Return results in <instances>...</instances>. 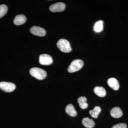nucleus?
<instances>
[{
	"label": "nucleus",
	"mask_w": 128,
	"mask_h": 128,
	"mask_svg": "<svg viewBox=\"0 0 128 128\" xmlns=\"http://www.w3.org/2000/svg\"><path fill=\"white\" fill-rule=\"evenodd\" d=\"M66 113L72 117H75L77 115V112L72 104H69L66 106Z\"/></svg>",
	"instance_id": "11"
},
{
	"label": "nucleus",
	"mask_w": 128,
	"mask_h": 128,
	"mask_svg": "<svg viewBox=\"0 0 128 128\" xmlns=\"http://www.w3.org/2000/svg\"><path fill=\"white\" fill-rule=\"evenodd\" d=\"M16 88V85L12 82H0V89L6 92H13Z\"/></svg>",
	"instance_id": "4"
},
{
	"label": "nucleus",
	"mask_w": 128,
	"mask_h": 128,
	"mask_svg": "<svg viewBox=\"0 0 128 128\" xmlns=\"http://www.w3.org/2000/svg\"><path fill=\"white\" fill-rule=\"evenodd\" d=\"M103 28V22L102 20L98 21L96 22L93 28L94 32H102Z\"/></svg>",
	"instance_id": "15"
},
{
	"label": "nucleus",
	"mask_w": 128,
	"mask_h": 128,
	"mask_svg": "<svg viewBox=\"0 0 128 128\" xmlns=\"http://www.w3.org/2000/svg\"><path fill=\"white\" fill-rule=\"evenodd\" d=\"M66 5L62 2H58L51 5L50 6L49 9L52 12H58L64 11L65 9Z\"/></svg>",
	"instance_id": "7"
},
{
	"label": "nucleus",
	"mask_w": 128,
	"mask_h": 128,
	"mask_svg": "<svg viewBox=\"0 0 128 128\" xmlns=\"http://www.w3.org/2000/svg\"><path fill=\"white\" fill-rule=\"evenodd\" d=\"M8 8L5 4L0 5V18L6 15L7 13Z\"/></svg>",
	"instance_id": "17"
},
{
	"label": "nucleus",
	"mask_w": 128,
	"mask_h": 128,
	"mask_svg": "<svg viewBox=\"0 0 128 128\" xmlns=\"http://www.w3.org/2000/svg\"><path fill=\"white\" fill-rule=\"evenodd\" d=\"M82 123L85 127L88 128H92L95 124L93 120L88 118H83L82 120Z\"/></svg>",
	"instance_id": "12"
},
{
	"label": "nucleus",
	"mask_w": 128,
	"mask_h": 128,
	"mask_svg": "<svg viewBox=\"0 0 128 128\" xmlns=\"http://www.w3.org/2000/svg\"><path fill=\"white\" fill-rule=\"evenodd\" d=\"M84 65V62L82 60L76 59L71 62L68 68V71L70 73H73L78 71L82 68Z\"/></svg>",
	"instance_id": "3"
},
{
	"label": "nucleus",
	"mask_w": 128,
	"mask_h": 128,
	"mask_svg": "<svg viewBox=\"0 0 128 128\" xmlns=\"http://www.w3.org/2000/svg\"><path fill=\"white\" fill-rule=\"evenodd\" d=\"M31 33L34 35L42 37L46 34V32L43 28L37 26H34L30 29Z\"/></svg>",
	"instance_id": "6"
},
{
	"label": "nucleus",
	"mask_w": 128,
	"mask_h": 128,
	"mask_svg": "<svg viewBox=\"0 0 128 128\" xmlns=\"http://www.w3.org/2000/svg\"><path fill=\"white\" fill-rule=\"evenodd\" d=\"M26 21V16L23 14L18 15L16 16L14 20V23L16 25H22L25 23Z\"/></svg>",
	"instance_id": "10"
},
{
	"label": "nucleus",
	"mask_w": 128,
	"mask_h": 128,
	"mask_svg": "<svg viewBox=\"0 0 128 128\" xmlns=\"http://www.w3.org/2000/svg\"><path fill=\"white\" fill-rule=\"evenodd\" d=\"M57 45L60 50L65 53H69L72 51V48L70 42L68 40L62 38L57 42Z\"/></svg>",
	"instance_id": "2"
},
{
	"label": "nucleus",
	"mask_w": 128,
	"mask_h": 128,
	"mask_svg": "<svg viewBox=\"0 0 128 128\" xmlns=\"http://www.w3.org/2000/svg\"><path fill=\"white\" fill-rule=\"evenodd\" d=\"M30 73L31 75L38 80H44L47 76V73L45 70L38 67H34L30 69Z\"/></svg>",
	"instance_id": "1"
},
{
	"label": "nucleus",
	"mask_w": 128,
	"mask_h": 128,
	"mask_svg": "<svg viewBox=\"0 0 128 128\" xmlns=\"http://www.w3.org/2000/svg\"><path fill=\"white\" fill-rule=\"evenodd\" d=\"M101 112V108L98 106H96L92 110L89 111V112L91 116L94 118H97L99 114Z\"/></svg>",
	"instance_id": "16"
},
{
	"label": "nucleus",
	"mask_w": 128,
	"mask_h": 128,
	"mask_svg": "<svg viewBox=\"0 0 128 128\" xmlns=\"http://www.w3.org/2000/svg\"><path fill=\"white\" fill-rule=\"evenodd\" d=\"M87 99L84 96H81L78 98V102L80 107L82 109L87 108L88 106V104L86 102Z\"/></svg>",
	"instance_id": "14"
},
{
	"label": "nucleus",
	"mask_w": 128,
	"mask_h": 128,
	"mask_svg": "<svg viewBox=\"0 0 128 128\" xmlns=\"http://www.w3.org/2000/svg\"><path fill=\"white\" fill-rule=\"evenodd\" d=\"M39 63L43 65H49L53 62L52 57L50 55L46 54H44L40 56Z\"/></svg>",
	"instance_id": "5"
},
{
	"label": "nucleus",
	"mask_w": 128,
	"mask_h": 128,
	"mask_svg": "<svg viewBox=\"0 0 128 128\" xmlns=\"http://www.w3.org/2000/svg\"><path fill=\"white\" fill-rule=\"evenodd\" d=\"M108 84L109 86L114 90H117L119 89L120 85L118 81L116 78H109L108 80Z\"/></svg>",
	"instance_id": "8"
},
{
	"label": "nucleus",
	"mask_w": 128,
	"mask_h": 128,
	"mask_svg": "<svg viewBox=\"0 0 128 128\" xmlns=\"http://www.w3.org/2000/svg\"><path fill=\"white\" fill-rule=\"evenodd\" d=\"M95 94L99 97H103L106 95V90L102 86H96L94 89Z\"/></svg>",
	"instance_id": "13"
},
{
	"label": "nucleus",
	"mask_w": 128,
	"mask_h": 128,
	"mask_svg": "<svg viewBox=\"0 0 128 128\" xmlns=\"http://www.w3.org/2000/svg\"><path fill=\"white\" fill-rule=\"evenodd\" d=\"M111 116L115 118H119L123 115V112L121 108L118 107L113 108L110 111Z\"/></svg>",
	"instance_id": "9"
},
{
	"label": "nucleus",
	"mask_w": 128,
	"mask_h": 128,
	"mask_svg": "<svg viewBox=\"0 0 128 128\" xmlns=\"http://www.w3.org/2000/svg\"><path fill=\"white\" fill-rule=\"evenodd\" d=\"M112 128H127V125L125 123H120L115 124Z\"/></svg>",
	"instance_id": "18"
}]
</instances>
